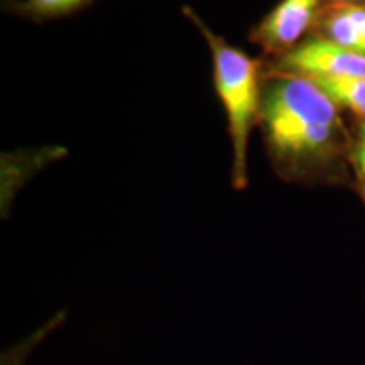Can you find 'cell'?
Masks as SVG:
<instances>
[{"instance_id": "obj_6", "label": "cell", "mask_w": 365, "mask_h": 365, "mask_svg": "<svg viewBox=\"0 0 365 365\" xmlns=\"http://www.w3.org/2000/svg\"><path fill=\"white\" fill-rule=\"evenodd\" d=\"M90 2L91 0H22L19 11L34 19H54L80 11Z\"/></svg>"}, {"instance_id": "obj_8", "label": "cell", "mask_w": 365, "mask_h": 365, "mask_svg": "<svg viewBox=\"0 0 365 365\" xmlns=\"http://www.w3.org/2000/svg\"><path fill=\"white\" fill-rule=\"evenodd\" d=\"M328 4H333V6H344V4H355V0H325Z\"/></svg>"}, {"instance_id": "obj_3", "label": "cell", "mask_w": 365, "mask_h": 365, "mask_svg": "<svg viewBox=\"0 0 365 365\" xmlns=\"http://www.w3.org/2000/svg\"><path fill=\"white\" fill-rule=\"evenodd\" d=\"M322 0H281L254 27L252 39L271 53L293 49L317 17Z\"/></svg>"}, {"instance_id": "obj_4", "label": "cell", "mask_w": 365, "mask_h": 365, "mask_svg": "<svg viewBox=\"0 0 365 365\" xmlns=\"http://www.w3.org/2000/svg\"><path fill=\"white\" fill-rule=\"evenodd\" d=\"M328 39L333 43L365 54V6L344 4L335 6L325 19Z\"/></svg>"}, {"instance_id": "obj_1", "label": "cell", "mask_w": 365, "mask_h": 365, "mask_svg": "<svg viewBox=\"0 0 365 365\" xmlns=\"http://www.w3.org/2000/svg\"><path fill=\"white\" fill-rule=\"evenodd\" d=\"M181 12L202 33L212 53L213 83L225 110L232 140V182L235 190H244L247 186L249 139L262 108L261 65L257 59L220 38L205 24L195 9L182 6Z\"/></svg>"}, {"instance_id": "obj_5", "label": "cell", "mask_w": 365, "mask_h": 365, "mask_svg": "<svg viewBox=\"0 0 365 365\" xmlns=\"http://www.w3.org/2000/svg\"><path fill=\"white\" fill-rule=\"evenodd\" d=\"M312 80L319 90L325 91L331 102L341 105L349 110L365 117V78L354 76V78H308Z\"/></svg>"}, {"instance_id": "obj_7", "label": "cell", "mask_w": 365, "mask_h": 365, "mask_svg": "<svg viewBox=\"0 0 365 365\" xmlns=\"http://www.w3.org/2000/svg\"><path fill=\"white\" fill-rule=\"evenodd\" d=\"M354 159H355V164H357L360 176H362V180L365 181V122L360 125L357 140H355Z\"/></svg>"}, {"instance_id": "obj_2", "label": "cell", "mask_w": 365, "mask_h": 365, "mask_svg": "<svg viewBox=\"0 0 365 365\" xmlns=\"http://www.w3.org/2000/svg\"><path fill=\"white\" fill-rule=\"evenodd\" d=\"M286 75L304 78H365V54L355 53L330 39H309L282 58Z\"/></svg>"}]
</instances>
